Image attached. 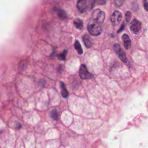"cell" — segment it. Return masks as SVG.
Segmentation results:
<instances>
[{
  "mask_svg": "<svg viewBox=\"0 0 148 148\" xmlns=\"http://www.w3.org/2000/svg\"><path fill=\"white\" fill-rule=\"evenodd\" d=\"M106 2V0H94V3L98 5H103Z\"/></svg>",
  "mask_w": 148,
  "mask_h": 148,
  "instance_id": "18",
  "label": "cell"
},
{
  "mask_svg": "<svg viewBox=\"0 0 148 148\" xmlns=\"http://www.w3.org/2000/svg\"><path fill=\"white\" fill-rule=\"evenodd\" d=\"M74 46H75V50L77 51V53L79 54V55H81L83 54V49L82 48V46L79 43V42L76 40L75 42V45H74Z\"/></svg>",
  "mask_w": 148,
  "mask_h": 148,
  "instance_id": "13",
  "label": "cell"
},
{
  "mask_svg": "<svg viewBox=\"0 0 148 148\" xmlns=\"http://www.w3.org/2000/svg\"><path fill=\"white\" fill-rule=\"evenodd\" d=\"M113 49H114L115 53L119 56L120 60L122 62H123L124 63H126L127 62V58L126 57V55H125V53L121 49L120 45L118 44V43H115L113 45Z\"/></svg>",
  "mask_w": 148,
  "mask_h": 148,
  "instance_id": "3",
  "label": "cell"
},
{
  "mask_svg": "<svg viewBox=\"0 0 148 148\" xmlns=\"http://www.w3.org/2000/svg\"><path fill=\"white\" fill-rule=\"evenodd\" d=\"M79 74L80 78H82V79H90L92 77V75L88 71V70L84 64L81 65L80 69H79Z\"/></svg>",
  "mask_w": 148,
  "mask_h": 148,
  "instance_id": "5",
  "label": "cell"
},
{
  "mask_svg": "<svg viewBox=\"0 0 148 148\" xmlns=\"http://www.w3.org/2000/svg\"><path fill=\"white\" fill-rule=\"evenodd\" d=\"M142 28V24L141 23L136 20V19H134L130 25V30L132 32H133L135 34H138Z\"/></svg>",
  "mask_w": 148,
  "mask_h": 148,
  "instance_id": "4",
  "label": "cell"
},
{
  "mask_svg": "<svg viewBox=\"0 0 148 148\" xmlns=\"http://www.w3.org/2000/svg\"><path fill=\"white\" fill-rule=\"evenodd\" d=\"M122 39L123 41V45L124 47L127 50L129 49L131 46V40L127 34H123L122 36Z\"/></svg>",
  "mask_w": 148,
  "mask_h": 148,
  "instance_id": "8",
  "label": "cell"
},
{
  "mask_svg": "<svg viewBox=\"0 0 148 148\" xmlns=\"http://www.w3.org/2000/svg\"><path fill=\"white\" fill-rule=\"evenodd\" d=\"M55 10L57 12V15L60 19L65 20L67 18V14L65 10L61 9H58V8H56Z\"/></svg>",
  "mask_w": 148,
  "mask_h": 148,
  "instance_id": "11",
  "label": "cell"
},
{
  "mask_svg": "<svg viewBox=\"0 0 148 148\" xmlns=\"http://www.w3.org/2000/svg\"><path fill=\"white\" fill-rule=\"evenodd\" d=\"M105 17V12L99 9H95L91 13L92 20L94 21H95L96 23H98L99 24H102L104 21Z\"/></svg>",
  "mask_w": 148,
  "mask_h": 148,
  "instance_id": "1",
  "label": "cell"
},
{
  "mask_svg": "<svg viewBox=\"0 0 148 148\" xmlns=\"http://www.w3.org/2000/svg\"><path fill=\"white\" fill-rule=\"evenodd\" d=\"M125 17L126 21L127 22H129L130 21V20H131V13L130 11H127L126 12V13H125Z\"/></svg>",
  "mask_w": 148,
  "mask_h": 148,
  "instance_id": "17",
  "label": "cell"
},
{
  "mask_svg": "<svg viewBox=\"0 0 148 148\" xmlns=\"http://www.w3.org/2000/svg\"><path fill=\"white\" fill-rule=\"evenodd\" d=\"M114 2L116 6L120 7L123 4L124 0H114Z\"/></svg>",
  "mask_w": 148,
  "mask_h": 148,
  "instance_id": "16",
  "label": "cell"
},
{
  "mask_svg": "<svg viewBox=\"0 0 148 148\" xmlns=\"http://www.w3.org/2000/svg\"><path fill=\"white\" fill-rule=\"evenodd\" d=\"M124 27H125V24L123 23V24L121 25V27H120V28H119V29L117 31V33H120V32L124 29Z\"/></svg>",
  "mask_w": 148,
  "mask_h": 148,
  "instance_id": "20",
  "label": "cell"
},
{
  "mask_svg": "<svg viewBox=\"0 0 148 148\" xmlns=\"http://www.w3.org/2000/svg\"><path fill=\"white\" fill-rule=\"evenodd\" d=\"M60 87H61V95L63 98H67L69 95V92L66 88V86L65 84V83L61 81L60 82Z\"/></svg>",
  "mask_w": 148,
  "mask_h": 148,
  "instance_id": "10",
  "label": "cell"
},
{
  "mask_svg": "<svg viewBox=\"0 0 148 148\" xmlns=\"http://www.w3.org/2000/svg\"><path fill=\"white\" fill-rule=\"evenodd\" d=\"M83 41L84 42V45L86 46L87 48H90L92 47V42L91 40V39L90 38L89 36L87 35H83V38H82Z\"/></svg>",
  "mask_w": 148,
  "mask_h": 148,
  "instance_id": "9",
  "label": "cell"
},
{
  "mask_svg": "<svg viewBox=\"0 0 148 148\" xmlns=\"http://www.w3.org/2000/svg\"><path fill=\"white\" fill-rule=\"evenodd\" d=\"M121 18H122L121 13L118 10H115L111 16L110 20L112 24L114 25H116L121 21Z\"/></svg>",
  "mask_w": 148,
  "mask_h": 148,
  "instance_id": "6",
  "label": "cell"
},
{
  "mask_svg": "<svg viewBox=\"0 0 148 148\" xmlns=\"http://www.w3.org/2000/svg\"><path fill=\"white\" fill-rule=\"evenodd\" d=\"M66 54H67V50H64L62 53H61L60 54H59L58 55V58L60 60H65L66 59Z\"/></svg>",
  "mask_w": 148,
  "mask_h": 148,
  "instance_id": "15",
  "label": "cell"
},
{
  "mask_svg": "<svg viewBox=\"0 0 148 148\" xmlns=\"http://www.w3.org/2000/svg\"><path fill=\"white\" fill-rule=\"evenodd\" d=\"M73 24L75 25V27L79 29V30H81L82 28H83V21L79 18H76L74 21H73Z\"/></svg>",
  "mask_w": 148,
  "mask_h": 148,
  "instance_id": "12",
  "label": "cell"
},
{
  "mask_svg": "<svg viewBox=\"0 0 148 148\" xmlns=\"http://www.w3.org/2000/svg\"><path fill=\"white\" fill-rule=\"evenodd\" d=\"M76 6L80 13H84L87 8V0H78Z\"/></svg>",
  "mask_w": 148,
  "mask_h": 148,
  "instance_id": "7",
  "label": "cell"
},
{
  "mask_svg": "<svg viewBox=\"0 0 148 148\" xmlns=\"http://www.w3.org/2000/svg\"><path fill=\"white\" fill-rule=\"evenodd\" d=\"M143 6L145 10L148 12V2L147 0H143Z\"/></svg>",
  "mask_w": 148,
  "mask_h": 148,
  "instance_id": "19",
  "label": "cell"
},
{
  "mask_svg": "<svg viewBox=\"0 0 148 148\" xmlns=\"http://www.w3.org/2000/svg\"><path fill=\"white\" fill-rule=\"evenodd\" d=\"M50 115H51V117L53 119L55 120H57L58 119V117H59V113L58 112V110L56 109H53L51 112V113H50Z\"/></svg>",
  "mask_w": 148,
  "mask_h": 148,
  "instance_id": "14",
  "label": "cell"
},
{
  "mask_svg": "<svg viewBox=\"0 0 148 148\" xmlns=\"http://www.w3.org/2000/svg\"><path fill=\"white\" fill-rule=\"evenodd\" d=\"M87 30L92 36H98L101 34L102 28L98 23H90L87 25Z\"/></svg>",
  "mask_w": 148,
  "mask_h": 148,
  "instance_id": "2",
  "label": "cell"
}]
</instances>
